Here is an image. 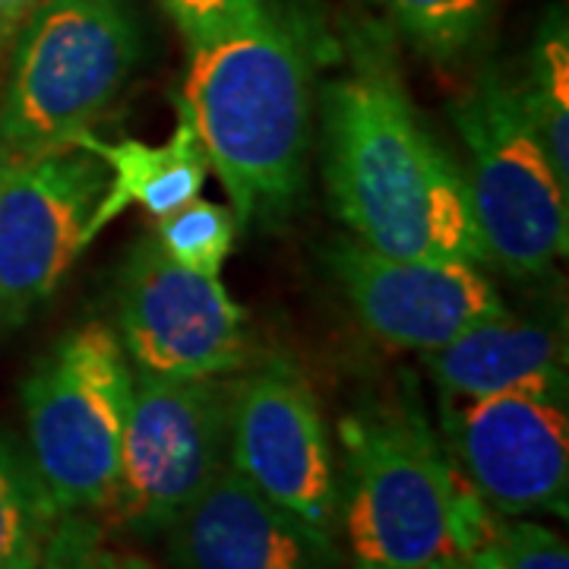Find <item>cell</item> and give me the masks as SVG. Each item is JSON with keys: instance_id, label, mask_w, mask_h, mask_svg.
Instances as JSON below:
<instances>
[{"instance_id": "7", "label": "cell", "mask_w": 569, "mask_h": 569, "mask_svg": "<svg viewBox=\"0 0 569 569\" xmlns=\"http://www.w3.org/2000/svg\"><path fill=\"white\" fill-rule=\"evenodd\" d=\"M228 411L222 377L164 380L137 370L104 522L142 538L164 535L228 466Z\"/></svg>"}, {"instance_id": "2", "label": "cell", "mask_w": 569, "mask_h": 569, "mask_svg": "<svg viewBox=\"0 0 569 569\" xmlns=\"http://www.w3.org/2000/svg\"><path fill=\"white\" fill-rule=\"evenodd\" d=\"M238 224L276 222L305 183L310 63L298 36L266 13L190 51L181 102Z\"/></svg>"}, {"instance_id": "5", "label": "cell", "mask_w": 569, "mask_h": 569, "mask_svg": "<svg viewBox=\"0 0 569 569\" xmlns=\"http://www.w3.org/2000/svg\"><path fill=\"white\" fill-rule=\"evenodd\" d=\"M466 146L468 203L485 257L509 276H541L567 257L569 183L557 178L526 89L481 77L449 104Z\"/></svg>"}, {"instance_id": "12", "label": "cell", "mask_w": 569, "mask_h": 569, "mask_svg": "<svg viewBox=\"0 0 569 569\" xmlns=\"http://www.w3.org/2000/svg\"><path fill=\"white\" fill-rule=\"evenodd\" d=\"M326 260L358 323L383 346L425 355L507 307L475 263L392 257L361 241H339Z\"/></svg>"}, {"instance_id": "8", "label": "cell", "mask_w": 569, "mask_h": 569, "mask_svg": "<svg viewBox=\"0 0 569 569\" xmlns=\"http://www.w3.org/2000/svg\"><path fill=\"white\" fill-rule=\"evenodd\" d=\"M114 332L130 365L164 380L228 377L253 351L244 310L222 279L174 263L156 234L127 257Z\"/></svg>"}, {"instance_id": "20", "label": "cell", "mask_w": 569, "mask_h": 569, "mask_svg": "<svg viewBox=\"0 0 569 569\" xmlns=\"http://www.w3.org/2000/svg\"><path fill=\"white\" fill-rule=\"evenodd\" d=\"M36 569H152L146 560L114 548L102 522L89 512H61Z\"/></svg>"}, {"instance_id": "9", "label": "cell", "mask_w": 569, "mask_h": 569, "mask_svg": "<svg viewBox=\"0 0 569 569\" xmlns=\"http://www.w3.org/2000/svg\"><path fill=\"white\" fill-rule=\"evenodd\" d=\"M440 437L462 481L497 516H567V399L440 392Z\"/></svg>"}, {"instance_id": "25", "label": "cell", "mask_w": 569, "mask_h": 569, "mask_svg": "<svg viewBox=\"0 0 569 569\" xmlns=\"http://www.w3.org/2000/svg\"><path fill=\"white\" fill-rule=\"evenodd\" d=\"M468 560H471L475 569H497V563H493V557H490L488 550H475V553H468Z\"/></svg>"}, {"instance_id": "4", "label": "cell", "mask_w": 569, "mask_h": 569, "mask_svg": "<svg viewBox=\"0 0 569 569\" xmlns=\"http://www.w3.org/2000/svg\"><path fill=\"white\" fill-rule=\"evenodd\" d=\"M140 58V22L123 0H44L10 48L0 162L36 159L92 130Z\"/></svg>"}, {"instance_id": "10", "label": "cell", "mask_w": 569, "mask_h": 569, "mask_svg": "<svg viewBox=\"0 0 569 569\" xmlns=\"http://www.w3.org/2000/svg\"><path fill=\"white\" fill-rule=\"evenodd\" d=\"M228 466L320 535L336 531L339 468L323 408L295 367L247 370L231 383Z\"/></svg>"}, {"instance_id": "23", "label": "cell", "mask_w": 569, "mask_h": 569, "mask_svg": "<svg viewBox=\"0 0 569 569\" xmlns=\"http://www.w3.org/2000/svg\"><path fill=\"white\" fill-rule=\"evenodd\" d=\"M44 0H0V54L13 48L20 29L29 22V17L39 10Z\"/></svg>"}, {"instance_id": "14", "label": "cell", "mask_w": 569, "mask_h": 569, "mask_svg": "<svg viewBox=\"0 0 569 569\" xmlns=\"http://www.w3.org/2000/svg\"><path fill=\"white\" fill-rule=\"evenodd\" d=\"M425 365L437 392L447 396L531 392L567 399V336L507 307L447 346L425 351Z\"/></svg>"}, {"instance_id": "21", "label": "cell", "mask_w": 569, "mask_h": 569, "mask_svg": "<svg viewBox=\"0 0 569 569\" xmlns=\"http://www.w3.org/2000/svg\"><path fill=\"white\" fill-rule=\"evenodd\" d=\"M488 550L497 569H569L567 541L526 516H493Z\"/></svg>"}, {"instance_id": "17", "label": "cell", "mask_w": 569, "mask_h": 569, "mask_svg": "<svg viewBox=\"0 0 569 569\" xmlns=\"http://www.w3.org/2000/svg\"><path fill=\"white\" fill-rule=\"evenodd\" d=\"M392 26L433 61H456L488 26L493 0H373Z\"/></svg>"}, {"instance_id": "24", "label": "cell", "mask_w": 569, "mask_h": 569, "mask_svg": "<svg viewBox=\"0 0 569 569\" xmlns=\"http://www.w3.org/2000/svg\"><path fill=\"white\" fill-rule=\"evenodd\" d=\"M421 569H475V567H471V560H468V557H443V560L427 563V567Z\"/></svg>"}, {"instance_id": "15", "label": "cell", "mask_w": 569, "mask_h": 569, "mask_svg": "<svg viewBox=\"0 0 569 569\" xmlns=\"http://www.w3.org/2000/svg\"><path fill=\"white\" fill-rule=\"evenodd\" d=\"M73 142L96 152L108 168V187L102 203L89 219L86 244H92L102 234V228L114 222L127 206H140L152 219H162L203 193L209 162L193 123L181 108L171 137L156 146L142 140L104 142L89 130Z\"/></svg>"}, {"instance_id": "18", "label": "cell", "mask_w": 569, "mask_h": 569, "mask_svg": "<svg viewBox=\"0 0 569 569\" xmlns=\"http://www.w3.org/2000/svg\"><path fill=\"white\" fill-rule=\"evenodd\" d=\"M522 89L550 164L557 178L569 183V41L563 22L545 29L535 54L531 86Z\"/></svg>"}, {"instance_id": "22", "label": "cell", "mask_w": 569, "mask_h": 569, "mask_svg": "<svg viewBox=\"0 0 569 569\" xmlns=\"http://www.w3.org/2000/svg\"><path fill=\"white\" fill-rule=\"evenodd\" d=\"M162 7L190 51L244 32L269 13L263 0H162Z\"/></svg>"}, {"instance_id": "16", "label": "cell", "mask_w": 569, "mask_h": 569, "mask_svg": "<svg viewBox=\"0 0 569 569\" xmlns=\"http://www.w3.org/2000/svg\"><path fill=\"white\" fill-rule=\"evenodd\" d=\"M58 516L29 456L0 433V569L39 567Z\"/></svg>"}, {"instance_id": "11", "label": "cell", "mask_w": 569, "mask_h": 569, "mask_svg": "<svg viewBox=\"0 0 569 569\" xmlns=\"http://www.w3.org/2000/svg\"><path fill=\"white\" fill-rule=\"evenodd\" d=\"M108 168L80 142L0 162V317L22 320L48 301L86 250Z\"/></svg>"}, {"instance_id": "1", "label": "cell", "mask_w": 569, "mask_h": 569, "mask_svg": "<svg viewBox=\"0 0 569 569\" xmlns=\"http://www.w3.org/2000/svg\"><path fill=\"white\" fill-rule=\"evenodd\" d=\"M326 197L355 241L392 257L488 266L462 164L430 133L387 39L358 36L323 89Z\"/></svg>"}, {"instance_id": "3", "label": "cell", "mask_w": 569, "mask_h": 569, "mask_svg": "<svg viewBox=\"0 0 569 569\" xmlns=\"http://www.w3.org/2000/svg\"><path fill=\"white\" fill-rule=\"evenodd\" d=\"M339 516L348 569H421L488 545L493 509L468 488L440 437L408 406L339 421Z\"/></svg>"}, {"instance_id": "6", "label": "cell", "mask_w": 569, "mask_h": 569, "mask_svg": "<svg viewBox=\"0 0 569 569\" xmlns=\"http://www.w3.org/2000/svg\"><path fill=\"white\" fill-rule=\"evenodd\" d=\"M137 370L111 326L82 323L22 380L29 462L61 512L99 516L111 497Z\"/></svg>"}, {"instance_id": "13", "label": "cell", "mask_w": 569, "mask_h": 569, "mask_svg": "<svg viewBox=\"0 0 569 569\" xmlns=\"http://www.w3.org/2000/svg\"><path fill=\"white\" fill-rule=\"evenodd\" d=\"M171 569H339L329 535L250 488L224 466L164 529Z\"/></svg>"}, {"instance_id": "19", "label": "cell", "mask_w": 569, "mask_h": 569, "mask_svg": "<svg viewBox=\"0 0 569 569\" xmlns=\"http://www.w3.org/2000/svg\"><path fill=\"white\" fill-rule=\"evenodd\" d=\"M234 238H238V219L231 206L212 203L203 197L168 212L156 224V241L174 263L219 279H222L224 260L234 250Z\"/></svg>"}]
</instances>
